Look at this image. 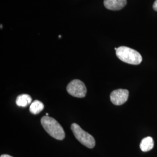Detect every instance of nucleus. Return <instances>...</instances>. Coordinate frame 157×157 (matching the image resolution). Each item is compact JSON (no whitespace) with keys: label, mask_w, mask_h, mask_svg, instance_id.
Returning a JSON list of instances; mask_svg holds the SVG:
<instances>
[{"label":"nucleus","mask_w":157,"mask_h":157,"mask_svg":"<svg viewBox=\"0 0 157 157\" xmlns=\"http://www.w3.org/2000/svg\"><path fill=\"white\" fill-rule=\"evenodd\" d=\"M41 124L51 137L58 140H62L65 138V133L63 129L55 119L48 116L43 117L41 119Z\"/></svg>","instance_id":"obj_1"},{"label":"nucleus","mask_w":157,"mask_h":157,"mask_svg":"<svg viewBox=\"0 0 157 157\" xmlns=\"http://www.w3.org/2000/svg\"><path fill=\"white\" fill-rule=\"evenodd\" d=\"M116 55L122 61L131 65H139L142 61V56L139 52L125 46L118 47Z\"/></svg>","instance_id":"obj_2"},{"label":"nucleus","mask_w":157,"mask_h":157,"mask_svg":"<svg viewBox=\"0 0 157 157\" xmlns=\"http://www.w3.org/2000/svg\"><path fill=\"white\" fill-rule=\"evenodd\" d=\"M71 130L76 139L84 146L93 148L95 145L94 138L82 129L77 124H73L71 125Z\"/></svg>","instance_id":"obj_3"},{"label":"nucleus","mask_w":157,"mask_h":157,"mask_svg":"<svg viewBox=\"0 0 157 157\" xmlns=\"http://www.w3.org/2000/svg\"><path fill=\"white\" fill-rule=\"evenodd\" d=\"M67 90L70 95L77 98H83L87 93L84 83L78 79H75L67 84Z\"/></svg>","instance_id":"obj_4"},{"label":"nucleus","mask_w":157,"mask_h":157,"mask_svg":"<svg viewBox=\"0 0 157 157\" xmlns=\"http://www.w3.org/2000/svg\"><path fill=\"white\" fill-rule=\"evenodd\" d=\"M129 95L128 90L120 89L112 91L110 95V99L114 105H121L128 101Z\"/></svg>","instance_id":"obj_5"},{"label":"nucleus","mask_w":157,"mask_h":157,"mask_svg":"<svg viewBox=\"0 0 157 157\" xmlns=\"http://www.w3.org/2000/svg\"><path fill=\"white\" fill-rule=\"evenodd\" d=\"M126 0H104V4L108 10L118 11L126 5Z\"/></svg>","instance_id":"obj_6"},{"label":"nucleus","mask_w":157,"mask_h":157,"mask_svg":"<svg viewBox=\"0 0 157 157\" xmlns=\"http://www.w3.org/2000/svg\"><path fill=\"white\" fill-rule=\"evenodd\" d=\"M140 147L141 151L147 152L150 151L154 147V140L151 137H147L141 141Z\"/></svg>","instance_id":"obj_7"},{"label":"nucleus","mask_w":157,"mask_h":157,"mask_svg":"<svg viewBox=\"0 0 157 157\" xmlns=\"http://www.w3.org/2000/svg\"><path fill=\"white\" fill-rule=\"evenodd\" d=\"M32 97L26 94H23L17 96L16 100V104L18 107H27L32 102Z\"/></svg>","instance_id":"obj_8"},{"label":"nucleus","mask_w":157,"mask_h":157,"mask_svg":"<svg viewBox=\"0 0 157 157\" xmlns=\"http://www.w3.org/2000/svg\"><path fill=\"white\" fill-rule=\"evenodd\" d=\"M44 108L43 103L39 100H35L32 103H31L30 106V112L33 114H38L41 112Z\"/></svg>","instance_id":"obj_9"},{"label":"nucleus","mask_w":157,"mask_h":157,"mask_svg":"<svg viewBox=\"0 0 157 157\" xmlns=\"http://www.w3.org/2000/svg\"><path fill=\"white\" fill-rule=\"evenodd\" d=\"M153 9H154L155 11H157V0H156V1L154 2V4H153Z\"/></svg>","instance_id":"obj_10"},{"label":"nucleus","mask_w":157,"mask_h":157,"mask_svg":"<svg viewBox=\"0 0 157 157\" xmlns=\"http://www.w3.org/2000/svg\"><path fill=\"white\" fill-rule=\"evenodd\" d=\"M0 157H13L11 156V155H7V154H3V155H1Z\"/></svg>","instance_id":"obj_11"},{"label":"nucleus","mask_w":157,"mask_h":157,"mask_svg":"<svg viewBox=\"0 0 157 157\" xmlns=\"http://www.w3.org/2000/svg\"><path fill=\"white\" fill-rule=\"evenodd\" d=\"M46 116H48V113H46Z\"/></svg>","instance_id":"obj_12"},{"label":"nucleus","mask_w":157,"mask_h":157,"mask_svg":"<svg viewBox=\"0 0 157 157\" xmlns=\"http://www.w3.org/2000/svg\"><path fill=\"white\" fill-rule=\"evenodd\" d=\"M61 36L59 35V38H61Z\"/></svg>","instance_id":"obj_13"},{"label":"nucleus","mask_w":157,"mask_h":157,"mask_svg":"<svg viewBox=\"0 0 157 157\" xmlns=\"http://www.w3.org/2000/svg\"><path fill=\"white\" fill-rule=\"evenodd\" d=\"M2 25H1V29H2Z\"/></svg>","instance_id":"obj_14"}]
</instances>
